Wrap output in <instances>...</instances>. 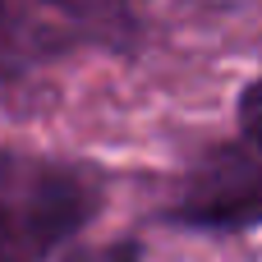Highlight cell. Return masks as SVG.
Returning <instances> with one entry per match:
<instances>
[{"label": "cell", "mask_w": 262, "mask_h": 262, "mask_svg": "<svg viewBox=\"0 0 262 262\" xmlns=\"http://www.w3.org/2000/svg\"><path fill=\"white\" fill-rule=\"evenodd\" d=\"M166 221L216 235L262 226V78L239 97V134L198 157L166 207Z\"/></svg>", "instance_id": "cell-2"}, {"label": "cell", "mask_w": 262, "mask_h": 262, "mask_svg": "<svg viewBox=\"0 0 262 262\" xmlns=\"http://www.w3.org/2000/svg\"><path fill=\"white\" fill-rule=\"evenodd\" d=\"M106 203V180L83 161L0 147V262H51Z\"/></svg>", "instance_id": "cell-1"}, {"label": "cell", "mask_w": 262, "mask_h": 262, "mask_svg": "<svg viewBox=\"0 0 262 262\" xmlns=\"http://www.w3.org/2000/svg\"><path fill=\"white\" fill-rule=\"evenodd\" d=\"M69 262H143V244L138 239H115L106 249H83V253H74Z\"/></svg>", "instance_id": "cell-4"}, {"label": "cell", "mask_w": 262, "mask_h": 262, "mask_svg": "<svg viewBox=\"0 0 262 262\" xmlns=\"http://www.w3.org/2000/svg\"><path fill=\"white\" fill-rule=\"evenodd\" d=\"M129 0H0V74H28L74 51H134Z\"/></svg>", "instance_id": "cell-3"}]
</instances>
